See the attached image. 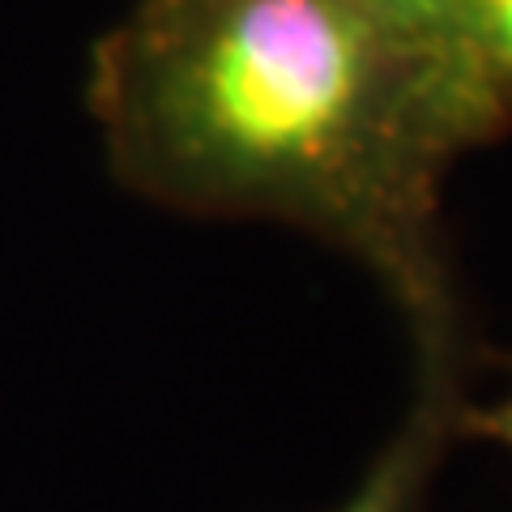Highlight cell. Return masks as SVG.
Listing matches in <instances>:
<instances>
[{
    "label": "cell",
    "mask_w": 512,
    "mask_h": 512,
    "mask_svg": "<svg viewBox=\"0 0 512 512\" xmlns=\"http://www.w3.org/2000/svg\"><path fill=\"white\" fill-rule=\"evenodd\" d=\"M86 111L124 192L338 248L402 316L414 376L470 384L457 158L380 0H133L90 47Z\"/></svg>",
    "instance_id": "1"
},
{
    "label": "cell",
    "mask_w": 512,
    "mask_h": 512,
    "mask_svg": "<svg viewBox=\"0 0 512 512\" xmlns=\"http://www.w3.org/2000/svg\"><path fill=\"white\" fill-rule=\"evenodd\" d=\"M410 47L444 150L466 158L512 133V0H380Z\"/></svg>",
    "instance_id": "2"
},
{
    "label": "cell",
    "mask_w": 512,
    "mask_h": 512,
    "mask_svg": "<svg viewBox=\"0 0 512 512\" xmlns=\"http://www.w3.org/2000/svg\"><path fill=\"white\" fill-rule=\"evenodd\" d=\"M470 402L466 380L414 376V397L402 427L393 431L359 487L329 512H427L431 487L457 444V414Z\"/></svg>",
    "instance_id": "3"
},
{
    "label": "cell",
    "mask_w": 512,
    "mask_h": 512,
    "mask_svg": "<svg viewBox=\"0 0 512 512\" xmlns=\"http://www.w3.org/2000/svg\"><path fill=\"white\" fill-rule=\"evenodd\" d=\"M457 440H487L512 453V389L491 406L466 402L457 414Z\"/></svg>",
    "instance_id": "4"
}]
</instances>
